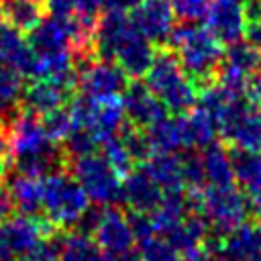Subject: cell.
I'll return each instance as SVG.
<instances>
[{"instance_id":"cell-1","label":"cell","mask_w":261,"mask_h":261,"mask_svg":"<svg viewBox=\"0 0 261 261\" xmlns=\"http://www.w3.org/2000/svg\"><path fill=\"white\" fill-rule=\"evenodd\" d=\"M167 41L173 47V53L181 63L184 71L194 82L208 80L214 75V71H218L224 47L218 41V37L210 33L206 27L181 24L171 31Z\"/></svg>"},{"instance_id":"cell-2","label":"cell","mask_w":261,"mask_h":261,"mask_svg":"<svg viewBox=\"0 0 261 261\" xmlns=\"http://www.w3.org/2000/svg\"><path fill=\"white\" fill-rule=\"evenodd\" d=\"M145 84L173 114H186L198 102L196 82L184 71L181 63L171 51L155 53L145 73Z\"/></svg>"},{"instance_id":"cell-3","label":"cell","mask_w":261,"mask_h":261,"mask_svg":"<svg viewBox=\"0 0 261 261\" xmlns=\"http://www.w3.org/2000/svg\"><path fill=\"white\" fill-rule=\"evenodd\" d=\"M90 200L77 179L67 169L51 171L43 181V208L47 220L63 230L77 224L80 216L86 212Z\"/></svg>"},{"instance_id":"cell-4","label":"cell","mask_w":261,"mask_h":261,"mask_svg":"<svg viewBox=\"0 0 261 261\" xmlns=\"http://www.w3.org/2000/svg\"><path fill=\"white\" fill-rule=\"evenodd\" d=\"M196 202L208 226L220 234H226L237 226L245 224L249 216V202L243 192L234 188V184L204 186L196 190Z\"/></svg>"},{"instance_id":"cell-5","label":"cell","mask_w":261,"mask_h":261,"mask_svg":"<svg viewBox=\"0 0 261 261\" xmlns=\"http://www.w3.org/2000/svg\"><path fill=\"white\" fill-rule=\"evenodd\" d=\"M69 173L77 179L88 200L98 206H108L120 200V175L106 163L102 155H84L73 161H67Z\"/></svg>"},{"instance_id":"cell-6","label":"cell","mask_w":261,"mask_h":261,"mask_svg":"<svg viewBox=\"0 0 261 261\" xmlns=\"http://www.w3.org/2000/svg\"><path fill=\"white\" fill-rule=\"evenodd\" d=\"M55 228L45 216H6L0 222V261H18L41 239L51 237Z\"/></svg>"},{"instance_id":"cell-7","label":"cell","mask_w":261,"mask_h":261,"mask_svg":"<svg viewBox=\"0 0 261 261\" xmlns=\"http://www.w3.org/2000/svg\"><path fill=\"white\" fill-rule=\"evenodd\" d=\"M80 63L82 65L75 71V90L80 94L102 102L108 98H116L124 92L128 77L114 61L102 57H88Z\"/></svg>"},{"instance_id":"cell-8","label":"cell","mask_w":261,"mask_h":261,"mask_svg":"<svg viewBox=\"0 0 261 261\" xmlns=\"http://www.w3.org/2000/svg\"><path fill=\"white\" fill-rule=\"evenodd\" d=\"M216 126L239 151H261V112L241 98L218 118Z\"/></svg>"},{"instance_id":"cell-9","label":"cell","mask_w":261,"mask_h":261,"mask_svg":"<svg viewBox=\"0 0 261 261\" xmlns=\"http://www.w3.org/2000/svg\"><path fill=\"white\" fill-rule=\"evenodd\" d=\"M259 61H261V51L257 45L249 41L230 43L218 67V73H220L218 84H222L224 88H228L239 96L245 94L247 84L251 82L253 73L259 69Z\"/></svg>"},{"instance_id":"cell-10","label":"cell","mask_w":261,"mask_h":261,"mask_svg":"<svg viewBox=\"0 0 261 261\" xmlns=\"http://www.w3.org/2000/svg\"><path fill=\"white\" fill-rule=\"evenodd\" d=\"M92 237H94V243L98 245V249L108 253L110 257H114V261H118L122 255L130 253L137 243L133 237L130 224H128V216L112 204L102 208L100 220H98Z\"/></svg>"},{"instance_id":"cell-11","label":"cell","mask_w":261,"mask_h":261,"mask_svg":"<svg viewBox=\"0 0 261 261\" xmlns=\"http://www.w3.org/2000/svg\"><path fill=\"white\" fill-rule=\"evenodd\" d=\"M130 24L151 43H163L175 29V16L167 0H139L128 14Z\"/></svg>"},{"instance_id":"cell-12","label":"cell","mask_w":261,"mask_h":261,"mask_svg":"<svg viewBox=\"0 0 261 261\" xmlns=\"http://www.w3.org/2000/svg\"><path fill=\"white\" fill-rule=\"evenodd\" d=\"M204 20L206 29L214 33L220 43H237L245 37L247 27L245 0H210Z\"/></svg>"},{"instance_id":"cell-13","label":"cell","mask_w":261,"mask_h":261,"mask_svg":"<svg viewBox=\"0 0 261 261\" xmlns=\"http://www.w3.org/2000/svg\"><path fill=\"white\" fill-rule=\"evenodd\" d=\"M122 106H124V114L126 120L139 128H147L151 124H155L157 120L167 116V108L163 106V102L149 90L147 84L133 80L130 84H126L124 92H122Z\"/></svg>"},{"instance_id":"cell-14","label":"cell","mask_w":261,"mask_h":261,"mask_svg":"<svg viewBox=\"0 0 261 261\" xmlns=\"http://www.w3.org/2000/svg\"><path fill=\"white\" fill-rule=\"evenodd\" d=\"M8 155L18 157L24 153H35L45 149L47 145H51V141L47 139L43 124H41V116L22 108L18 110L8 122Z\"/></svg>"},{"instance_id":"cell-15","label":"cell","mask_w":261,"mask_h":261,"mask_svg":"<svg viewBox=\"0 0 261 261\" xmlns=\"http://www.w3.org/2000/svg\"><path fill=\"white\" fill-rule=\"evenodd\" d=\"M163 190L157 186V181L145 171V167L130 169L120 188V200L133 210V212H145L151 214L159 202H161Z\"/></svg>"},{"instance_id":"cell-16","label":"cell","mask_w":261,"mask_h":261,"mask_svg":"<svg viewBox=\"0 0 261 261\" xmlns=\"http://www.w3.org/2000/svg\"><path fill=\"white\" fill-rule=\"evenodd\" d=\"M0 63L12 67L22 77L35 73V51L22 37V31L0 18Z\"/></svg>"},{"instance_id":"cell-17","label":"cell","mask_w":261,"mask_h":261,"mask_svg":"<svg viewBox=\"0 0 261 261\" xmlns=\"http://www.w3.org/2000/svg\"><path fill=\"white\" fill-rule=\"evenodd\" d=\"M153 57H155L153 43L149 39H145L141 33H137L133 27V31L126 35V39L114 51L112 61L126 73V77L139 80L147 73Z\"/></svg>"},{"instance_id":"cell-18","label":"cell","mask_w":261,"mask_h":261,"mask_svg":"<svg viewBox=\"0 0 261 261\" xmlns=\"http://www.w3.org/2000/svg\"><path fill=\"white\" fill-rule=\"evenodd\" d=\"M73 92H75V88L55 82V80H35L27 90H22L20 104L27 110L43 116V114L63 106L73 96Z\"/></svg>"},{"instance_id":"cell-19","label":"cell","mask_w":261,"mask_h":261,"mask_svg":"<svg viewBox=\"0 0 261 261\" xmlns=\"http://www.w3.org/2000/svg\"><path fill=\"white\" fill-rule=\"evenodd\" d=\"M210 261H261V237L257 226L241 224L226 232Z\"/></svg>"},{"instance_id":"cell-20","label":"cell","mask_w":261,"mask_h":261,"mask_svg":"<svg viewBox=\"0 0 261 261\" xmlns=\"http://www.w3.org/2000/svg\"><path fill=\"white\" fill-rule=\"evenodd\" d=\"M151 155L153 153H177L181 149H190V139H188V128L184 114L175 118H161L155 124L147 126L145 130Z\"/></svg>"},{"instance_id":"cell-21","label":"cell","mask_w":261,"mask_h":261,"mask_svg":"<svg viewBox=\"0 0 261 261\" xmlns=\"http://www.w3.org/2000/svg\"><path fill=\"white\" fill-rule=\"evenodd\" d=\"M234 181H239L249 208L261 212V155L253 151H239L232 157Z\"/></svg>"},{"instance_id":"cell-22","label":"cell","mask_w":261,"mask_h":261,"mask_svg":"<svg viewBox=\"0 0 261 261\" xmlns=\"http://www.w3.org/2000/svg\"><path fill=\"white\" fill-rule=\"evenodd\" d=\"M6 194L12 208L24 216H37L43 208V179L14 173L6 181Z\"/></svg>"},{"instance_id":"cell-23","label":"cell","mask_w":261,"mask_h":261,"mask_svg":"<svg viewBox=\"0 0 261 261\" xmlns=\"http://www.w3.org/2000/svg\"><path fill=\"white\" fill-rule=\"evenodd\" d=\"M208 230L210 226L202 214H186L163 237L177 253H188V251L200 249V245L208 239Z\"/></svg>"},{"instance_id":"cell-24","label":"cell","mask_w":261,"mask_h":261,"mask_svg":"<svg viewBox=\"0 0 261 261\" xmlns=\"http://www.w3.org/2000/svg\"><path fill=\"white\" fill-rule=\"evenodd\" d=\"M200 163H202V175L204 186H230L234 184V169H232V157L226 153L222 145L210 143L202 147Z\"/></svg>"},{"instance_id":"cell-25","label":"cell","mask_w":261,"mask_h":261,"mask_svg":"<svg viewBox=\"0 0 261 261\" xmlns=\"http://www.w3.org/2000/svg\"><path fill=\"white\" fill-rule=\"evenodd\" d=\"M145 171L157 181L163 192L184 190V171H181V157L177 153H153L145 161Z\"/></svg>"},{"instance_id":"cell-26","label":"cell","mask_w":261,"mask_h":261,"mask_svg":"<svg viewBox=\"0 0 261 261\" xmlns=\"http://www.w3.org/2000/svg\"><path fill=\"white\" fill-rule=\"evenodd\" d=\"M61 163H65V155H63L61 149L55 147V143L47 145V147L41 149V151L24 153V155L12 157L14 173H22V175H31V177L49 175L51 171L59 169Z\"/></svg>"},{"instance_id":"cell-27","label":"cell","mask_w":261,"mask_h":261,"mask_svg":"<svg viewBox=\"0 0 261 261\" xmlns=\"http://www.w3.org/2000/svg\"><path fill=\"white\" fill-rule=\"evenodd\" d=\"M192 204V198L186 196L184 190H171V192H163L159 206L149 214L155 226V232L165 234L171 226H175L186 214L188 208Z\"/></svg>"},{"instance_id":"cell-28","label":"cell","mask_w":261,"mask_h":261,"mask_svg":"<svg viewBox=\"0 0 261 261\" xmlns=\"http://www.w3.org/2000/svg\"><path fill=\"white\" fill-rule=\"evenodd\" d=\"M22 90V75L0 63V118L4 122H8L18 112Z\"/></svg>"},{"instance_id":"cell-29","label":"cell","mask_w":261,"mask_h":261,"mask_svg":"<svg viewBox=\"0 0 261 261\" xmlns=\"http://www.w3.org/2000/svg\"><path fill=\"white\" fill-rule=\"evenodd\" d=\"M126 122V114H124V106H122V98H108L98 102V112H96V120H94V133L96 137L102 141L106 137L118 135V130L122 128V124Z\"/></svg>"},{"instance_id":"cell-30","label":"cell","mask_w":261,"mask_h":261,"mask_svg":"<svg viewBox=\"0 0 261 261\" xmlns=\"http://www.w3.org/2000/svg\"><path fill=\"white\" fill-rule=\"evenodd\" d=\"M184 120H186V128H188L190 149L192 147H206V145L214 143V139L218 135V126H216V120L206 110L194 106L190 110V114L184 116Z\"/></svg>"},{"instance_id":"cell-31","label":"cell","mask_w":261,"mask_h":261,"mask_svg":"<svg viewBox=\"0 0 261 261\" xmlns=\"http://www.w3.org/2000/svg\"><path fill=\"white\" fill-rule=\"evenodd\" d=\"M4 20L20 31H31L41 18V6L37 0H4L2 4Z\"/></svg>"},{"instance_id":"cell-32","label":"cell","mask_w":261,"mask_h":261,"mask_svg":"<svg viewBox=\"0 0 261 261\" xmlns=\"http://www.w3.org/2000/svg\"><path fill=\"white\" fill-rule=\"evenodd\" d=\"M61 145V151L65 155V163L67 161H73L77 157H84V155H90L96 151V147L100 145V139L96 137V133L92 128H71L69 135L59 143Z\"/></svg>"},{"instance_id":"cell-33","label":"cell","mask_w":261,"mask_h":261,"mask_svg":"<svg viewBox=\"0 0 261 261\" xmlns=\"http://www.w3.org/2000/svg\"><path fill=\"white\" fill-rule=\"evenodd\" d=\"M100 149H102V157L106 159V163L118 173V175H126L133 167H135V161L130 157V153L126 151V147L122 145L120 137L118 135H112V137H106L100 141Z\"/></svg>"},{"instance_id":"cell-34","label":"cell","mask_w":261,"mask_h":261,"mask_svg":"<svg viewBox=\"0 0 261 261\" xmlns=\"http://www.w3.org/2000/svg\"><path fill=\"white\" fill-rule=\"evenodd\" d=\"M118 137L122 141V145L126 147V151L130 153L133 161H147L151 157V147H149V141H147V135L143 128L130 124L128 120L122 124V128L118 130Z\"/></svg>"},{"instance_id":"cell-35","label":"cell","mask_w":261,"mask_h":261,"mask_svg":"<svg viewBox=\"0 0 261 261\" xmlns=\"http://www.w3.org/2000/svg\"><path fill=\"white\" fill-rule=\"evenodd\" d=\"M41 124H43V130H45V135H47V139L51 143H61L69 135V130L73 128L69 110L63 108V106L43 114L41 116Z\"/></svg>"},{"instance_id":"cell-36","label":"cell","mask_w":261,"mask_h":261,"mask_svg":"<svg viewBox=\"0 0 261 261\" xmlns=\"http://www.w3.org/2000/svg\"><path fill=\"white\" fill-rule=\"evenodd\" d=\"M69 116H71V124L73 128H94V120H96V112H98V100L88 98L84 94L71 96L69 98Z\"/></svg>"},{"instance_id":"cell-37","label":"cell","mask_w":261,"mask_h":261,"mask_svg":"<svg viewBox=\"0 0 261 261\" xmlns=\"http://www.w3.org/2000/svg\"><path fill=\"white\" fill-rule=\"evenodd\" d=\"M179 253L167 243L165 237H149L147 241L139 243V259L141 261H175Z\"/></svg>"},{"instance_id":"cell-38","label":"cell","mask_w":261,"mask_h":261,"mask_svg":"<svg viewBox=\"0 0 261 261\" xmlns=\"http://www.w3.org/2000/svg\"><path fill=\"white\" fill-rule=\"evenodd\" d=\"M171 12L184 24H196L206 18L210 0H167Z\"/></svg>"},{"instance_id":"cell-39","label":"cell","mask_w":261,"mask_h":261,"mask_svg":"<svg viewBox=\"0 0 261 261\" xmlns=\"http://www.w3.org/2000/svg\"><path fill=\"white\" fill-rule=\"evenodd\" d=\"M57 232V230H55ZM55 232L47 239H41L33 249H29L18 261H59V251L55 243Z\"/></svg>"},{"instance_id":"cell-40","label":"cell","mask_w":261,"mask_h":261,"mask_svg":"<svg viewBox=\"0 0 261 261\" xmlns=\"http://www.w3.org/2000/svg\"><path fill=\"white\" fill-rule=\"evenodd\" d=\"M181 171H184V184L190 190L204 188V175H202L200 155H186V157H181Z\"/></svg>"},{"instance_id":"cell-41","label":"cell","mask_w":261,"mask_h":261,"mask_svg":"<svg viewBox=\"0 0 261 261\" xmlns=\"http://www.w3.org/2000/svg\"><path fill=\"white\" fill-rule=\"evenodd\" d=\"M128 224H130V230H133V237H135L137 243H143V241H147L149 237L157 234L151 216L145 214V212H133V214L128 216Z\"/></svg>"},{"instance_id":"cell-42","label":"cell","mask_w":261,"mask_h":261,"mask_svg":"<svg viewBox=\"0 0 261 261\" xmlns=\"http://www.w3.org/2000/svg\"><path fill=\"white\" fill-rule=\"evenodd\" d=\"M45 6L53 16H71L75 12V0H45Z\"/></svg>"},{"instance_id":"cell-43","label":"cell","mask_w":261,"mask_h":261,"mask_svg":"<svg viewBox=\"0 0 261 261\" xmlns=\"http://www.w3.org/2000/svg\"><path fill=\"white\" fill-rule=\"evenodd\" d=\"M245 96H247V100H249L251 106L261 108V77H255V80H251V82L247 84Z\"/></svg>"},{"instance_id":"cell-44","label":"cell","mask_w":261,"mask_h":261,"mask_svg":"<svg viewBox=\"0 0 261 261\" xmlns=\"http://www.w3.org/2000/svg\"><path fill=\"white\" fill-rule=\"evenodd\" d=\"M139 0H104V8L106 10H122L126 12L128 8H133Z\"/></svg>"},{"instance_id":"cell-45","label":"cell","mask_w":261,"mask_h":261,"mask_svg":"<svg viewBox=\"0 0 261 261\" xmlns=\"http://www.w3.org/2000/svg\"><path fill=\"white\" fill-rule=\"evenodd\" d=\"M10 210H12L10 198H8L6 190H4V188H0V222H2L6 216H10Z\"/></svg>"},{"instance_id":"cell-46","label":"cell","mask_w":261,"mask_h":261,"mask_svg":"<svg viewBox=\"0 0 261 261\" xmlns=\"http://www.w3.org/2000/svg\"><path fill=\"white\" fill-rule=\"evenodd\" d=\"M4 155H8V126L0 118V161Z\"/></svg>"},{"instance_id":"cell-47","label":"cell","mask_w":261,"mask_h":261,"mask_svg":"<svg viewBox=\"0 0 261 261\" xmlns=\"http://www.w3.org/2000/svg\"><path fill=\"white\" fill-rule=\"evenodd\" d=\"M92 261H114V257H110L108 253H104V251H98L96 255H94V259Z\"/></svg>"},{"instance_id":"cell-48","label":"cell","mask_w":261,"mask_h":261,"mask_svg":"<svg viewBox=\"0 0 261 261\" xmlns=\"http://www.w3.org/2000/svg\"><path fill=\"white\" fill-rule=\"evenodd\" d=\"M4 181H6V167H4V163L0 161V188L4 186Z\"/></svg>"},{"instance_id":"cell-49","label":"cell","mask_w":261,"mask_h":261,"mask_svg":"<svg viewBox=\"0 0 261 261\" xmlns=\"http://www.w3.org/2000/svg\"><path fill=\"white\" fill-rule=\"evenodd\" d=\"M257 230H259V237H261V224H257Z\"/></svg>"},{"instance_id":"cell-50","label":"cell","mask_w":261,"mask_h":261,"mask_svg":"<svg viewBox=\"0 0 261 261\" xmlns=\"http://www.w3.org/2000/svg\"><path fill=\"white\" fill-rule=\"evenodd\" d=\"M259 69H261V61H259Z\"/></svg>"},{"instance_id":"cell-51","label":"cell","mask_w":261,"mask_h":261,"mask_svg":"<svg viewBox=\"0 0 261 261\" xmlns=\"http://www.w3.org/2000/svg\"><path fill=\"white\" fill-rule=\"evenodd\" d=\"M251 2H257V0H251Z\"/></svg>"},{"instance_id":"cell-52","label":"cell","mask_w":261,"mask_h":261,"mask_svg":"<svg viewBox=\"0 0 261 261\" xmlns=\"http://www.w3.org/2000/svg\"><path fill=\"white\" fill-rule=\"evenodd\" d=\"M257 110H259V112H261V108H257Z\"/></svg>"}]
</instances>
